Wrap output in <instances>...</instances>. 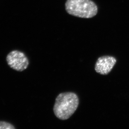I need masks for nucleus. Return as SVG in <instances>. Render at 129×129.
<instances>
[{"mask_svg": "<svg viewBox=\"0 0 129 129\" xmlns=\"http://www.w3.org/2000/svg\"><path fill=\"white\" fill-rule=\"evenodd\" d=\"M79 105V99L77 94L72 92L61 93L56 99L54 113L59 119L67 120L74 114Z\"/></svg>", "mask_w": 129, "mask_h": 129, "instance_id": "f257e3e1", "label": "nucleus"}, {"mask_svg": "<svg viewBox=\"0 0 129 129\" xmlns=\"http://www.w3.org/2000/svg\"><path fill=\"white\" fill-rule=\"evenodd\" d=\"M65 9L69 14L81 18H91L98 12V6L91 0H67Z\"/></svg>", "mask_w": 129, "mask_h": 129, "instance_id": "f03ea898", "label": "nucleus"}, {"mask_svg": "<svg viewBox=\"0 0 129 129\" xmlns=\"http://www.w3.org/2000/svg\"><path fill=\"white\" fill-rule=\"evenodd\" d=\"M8 64L11 68L18 72H22L28 67V58L24 53L18 50L10 52L6 56Z\"/></svg>", "mask_w": 129, "mask_h": 129, "instance_id": "7ed1b4c3", "label": "nucleus"}, {"mask_svg": "<svg viewBox=\"0 0 129 129\" xmlns=\"http://www.w3.org/2000/svg\"><path fill=\"white\" fill-rule=\"evenodd\" d=\"M117 59L113 56H105L98 58L95 66V70L102 75H107L113 68Z\"/></svg>", "mask_w": 129, "mask_h": 129, "instance_id": "20e7f679", "label": "nucleus"}, {"mask_svg": "<svg viewBox=\"0 0 129 129\" xmlns=\"http://www.w3.org/2000/svg\"><path fill=\"white\" fill-rule=\"evenodd\" d=\"M13 124L8 122L0 121V129H15Z\"/></svg>", "mask_w": 129, "mask_h": 129, "instance_id": "39448f33", "label": "nucleus"}]
</instances>
